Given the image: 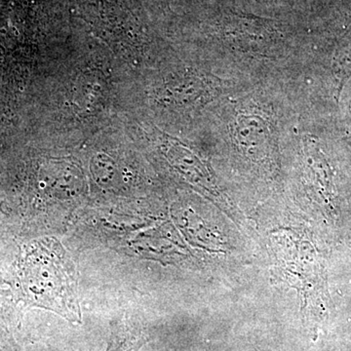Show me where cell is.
<instances>
[{"mask_svg": "<svg viewBox=\"0 0 351 351\" xmlns=\"http://www.w3.org/2000/svg\"><path fill=\"white\" fill-rule=\"evenodd\" d=\"M22 284L32 304L71 322H82L75 267L56 239L32 245L22 265Z\"/></svg>", "mask_w": 351, "mask_h": 351, "instance_id": "6da1fadb", "label": "cell"}, {"mask_svg": "<svg viewBox=\"0 0 351 351\" xmlns=\"http://www.w3.org/2000/svg\"><path fill=\"white\" fill-rule=\"evenodd\" d=\"M147 341V336L143 332L135 331L128 325L119 324L113 329L106 351H138Z\"/></svg>", "mask_w": 351, "mask_h": 351, "instance_id": "7a4b0ae2", "label": "cell"}]
</instances>
